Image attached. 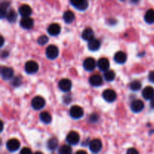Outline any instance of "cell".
<instances>
[{
  "instance_id": "1",
  "label": "cell",
  "mask_w": 154,
  "mask_h": 154,
  "mask_svg": "<svg viewBox=\"0 0 154 154\" xmlns=\"http://www.w3.org/2000/svg\"><path fill=\"white\" fill-rule=\"evenodd\" d=\"M69 114L73 119H80L84 116V110L78 105H74L70 108Z\"/></svg>"
},
{
  "instance_id": "2",
  "label": "cell",
  "mask_w": 154,
  "mask_h": 154,
  "mask_svg": "<svg viewBox=\"0 0 154 154\" xmlns=\"http://www.w3.org/2000/svg\"><path fill=\"white\" fill-rule=\"evenodd\" d=\"M46 56L50 60H54L59 56V49L55 45H49L46 48Z\"/></svg>"
},
{
  "instance_id": "3",
  "label": "cell",
  "mask_w": 154,
  "mask_h": 154,
  "mask_svg": "<svg viewBox=\"0 0 154 154\" xmlns=\"http://www.w3.org/2000/svg\"><path fill=\"white\" fill-rule=\"evenodd\" d=\"M25 71L27 74H35L38 71V64L33 60L26 63Z\"/></svg>"
},
{
  "instance_id": "4",
  "label": "cell",
  "mask_w": 154,
  "mask_h": 154,
  "mask_svg": "<svg viewBox=\"0 0 154 154\" xmlns=\"http://www.w3.org/2000/svg\"><path fill=\"white\" fill-rule=\"evenodd\" d=\"M66 141L71 145H76L80 141V135L78 132L72 131L68 134L66 137Z\"/></svg>"
},
{
  "instance_id": "5",
  "label": "cell",
  "mask_w": 154,
  "mask_h": 154,
  "mask_svg": "<svg viewBox=\"0 0 154 154\" xmlns=\"http://www.w3.org/2000/svg\"><path fill=\"white\" fill-rule=\"evenodd\" d=\"M32 107L35 110H41L45 105V100L41 96H35L32 100Z\"/></svg>"
},
{
  "instance_id": "6",
  "label": "cell",
  "mask_w": 154,
  "mask_h": 154,
  "mask_svg": "<svg viewBox=\"0 0 154 154\" xmlns=\"http://www.w3.org/2000/svg\"><path fill=\"white\" fill-rule=\"evenodd\" d=\"M20 147V143L16 138H12V139L8 140L6 143V147L8 150L10 152H15L18 150V149Z\"/></svg>"
},
{
  "instance_id": "7",
  "label": "cell",
  "mask_w": 154,
  "mask_h": 154,
  "mask_svg": "<svg viewBox=\"0 0 154 154\" xmlns=\"http://www.w3.org/2000/svg\"><path fill=\"white\" fill-rule=\"evenodd\" d=\"M102 148V144L99 139L92 140L89 144V149L92 153H99Z\"/></svg>"
},
{
  "instance_id": "8",
  "label": "cell",
  "mask_w": 154,
  "mask_h": 154,
  "mask_svg": "<svg viewBox=\"0 0 154 154\" xmlns=\"http://www.w3.org/2000/svg\"><path fill=\"white\" fill-rule=\"evenodd\" d=\"M102 97H103V99L106 102H113L117 99V94H116L115 91L108 89V90H105L103 92V93H102Z\"/></svg>"
},
{
  "instance_id": "9",
  "label": "cell",
  "mask_w": 154,
  "mask_h": 154,
  "mask_svg": "<svg viewBox=\"0 0 154 154\" xmlns=\"http://www.w3.org/2000/svg\"><path fill=\"white\" fill-rule=\"evenodd\" d=\"M71 4L79 11H85L88 8V2L87 0H70Z\"/></svg>"
},
{
  "instance_id": "10",
  "label": "cell",
  "mask_w": 154,
  "mask_h": 154,
  "mask_svg": "<svg viewBox=\"0 0 154 154\" xmlns=\"http://www.w3.org/2000/svg\"><path fill=\"white\" fill-rule=\"evenodd\" d=\"M72 87V81L67 78H64V79L60 80L59 82V88L63 92H69L70 91Z\"/></svg>"
},
{
  "instance_id": "11",
  "label": "cell",
  "mask_w": 154,
  "mask_h": 154,
  "mask_svg": "<svg viewBox=\"0 0 154 154\" xmlns=\"http://www.w3.org/2000/svg\"><path fill=\"white\" fill-rule=\"evenodd\" d=\"M20 24V26L23 29H29L32 28L33 26H34V20L30 17H23L21 19Z\"/></svg>"
},
{
  "instance_id": "12",
  "label": "cell",
  "mask_w": 154,
  "mask_h": 154,
  "mask_svg": "<svg viewBox=\"0 0 154 154\" xmlns=\"http://www.w3.org/2000/svg\"><path fill=\"white\" fill-rule=\"evenodd\" d=\"M2 78L4 80H10L14 77V70L10 67H2L1 69Z\"/></svg>"
},
{
  "instance_id": "13",
  "label": "cell",
  "mask_w": 154,
  "mask_h": 154,
  "mask_svg": "<svg viewBox=\"0 0 154 154\" xmlns=\"http://www.w3.org/2000/svg\"><path fill=\"white\" fill-rule=\"evenodd\" d=\"M144 108V102L141 100L137 99V100L133 101L131 104V110L133 111L134 113H138L141 112Z\"/></svg>"
},
{
  "instance_id": "14",
  "label": "cell",
  "mask_w": 154,
  "mask_h": 154,
  "mask_svg": "<svg viewBox=\"0 0 154 154\" xmlns=\"http://www.w3.org/2000/svg\"><path fill=\"white\" fill-rule=\"evenodd\" d=\"M96 66V62L92 57H88L84 61V68L87 71L91 72L95 69Z\"/></svg>"
},
{
  "instance_id": "15",
  "label": "cell",
  "mask_w": 154,
  "mask_h": 154,
  "mask_svg": "<svg viewBox=\"0 0 154 154\" xmlns=\"http://www.w3.org/2000/svg\"><path fill=\"white\" fill-rule=\"evenodd\" d=\"M89 82L93 87H100L103 84V79L100 75H94L90 77Z\"/></svg>"
},
{
  "instance_id": "16",
  "label": "cell",
  "mask_w": 154,
  "mask_h": 154,
  "mask_svg": "<svg viewBox=\"0 0 154 154\" xmlns=\"http://www.w3.org/2000/svg\"><path fill=\"white\" fill-rule=\"evenodd\" d=\"M142 96L146 100H151L154 98V89L152 87H146L142 91Z\"/></svg>"
},
{
  "instance_id": "17",
  "label": "cell",
  "mask_w": 154,
  "mask_h": 154,
  "mask_svg": "<svg viewBox=\"0 0 154 154\" xmlns=\"http://www.w3.org/2000/svg\"><path fill=\"white\" fill-rule=\"evenodd\" d=\"M61 31V28L60 26L57 23H52L48 26V32L52 36H57L58 35Z\"/></svg>"
},
{
  "instance_id": "18",
  "label": "cell",
  "mask_w": 154,
  "mask_h": 154,
  "mask_svg": "<svg viewBox=\"0 0 154 154\" xmlns=\"http://www.w3.org/2000/svg\"><path fill=\"white\" fill-rule=\"evenodd\" d=\"M126 59H127V57H126V54H125L123 51H118L115 54L114 57V61L116 62L118 64H123V63H126Z\"/></svg>"
},
{
  "instance_id": "19",
  "label": "cell",
  "mask_w": 154,
  "mask_h": 154,
  "mask_svg": "<svg viewBox=\"0 0 154 154\" xmlns=\"http://www.w3.org/2000/svg\"><path fill=\"white\" fill-rule=\"evenodd\" d=\"M97 66L101 71H103V72H105V71L108 70V69H109L110 63H109V61H108V59L100 58L99 60H98Z\"/></svg>"
},
{
  "instance_id": "20",
  "label": "cell",
  "mask_w": 154,
  "mask_h": 154,
  "mask_svg": "<svg viewBox=\"0 0 154 154\" xmlns=\"http://www.w3.org/2000/svg\"><path fill=\"white\" fill-rule=\"evenodd\" d=\"M19 13L21 16L29 17L32 14V8L28 5H23L19 8Z\"/></svg>"
},
{
  "instance_id": "21",
  "label": "cell",
  "mask_w": 154,
  "mask_h": 154,
  "mask_svg": "<svg viewBox=\"0 0 154 154\" xmlns=\"http://www.w3.org/2000/svg\"><path fill=\"white\" fill-rule=\"evenodd\" d=\"M81 36H82V38L84 40L89 42V41L94 38V32L91 28H86L83 31Z\"/></svg>"
},
{
  "instance_id": "22",
  "label": "cell",
  "mask_w": 154,
  "mask_h": 154,
  "mask_svg": "<svg viewBox=\"0 0 154 154\" xmlns=\"http://www.w3.org/2000/svg\"><path fill=\"white\" fill-rule=\"evenodd\" d=\"M101 46L100 41L96 38H93L88 42V48L91 51H96Z\"/></svg>"
},
{
  "instance_id": "23",
  "label": "cell",
  "mask_w": 154,
  "mask_h": 154,
  "mask_svg": "<svg viewBox=\"0 0 154 154\" xmlns=\"http://www.w3.org/2000/svg\"><path fill=\"white\" fill-rule=\"evenodd\" d=\"M39 117H40V120L45 124H49L52 121V117L48 111H43L41 113Z\"/></svg>"
},
{
  "instance_id": "24",
  "label": "cell",
  "mask_w": 154,
  "mask_h": 154,
  "mask_svg": "<svg viewBox=\"0 0 154 154\" xmlns=\"http://www.w3.org/2000/svg\"><path fill=\"white\" fill-rule=\"evenodd\" d=\"M63 20L66 23H71L75 20V14L71 11H66L63 14Z\"/></svg>"
},
{
  "instance_id": "25",
  "label": "cell",
  "mask_w": 154,
  "mask_h": 154,
  "mask_svg": "<svg viewBox=\"0 0 154 154\" xmlns=\"http://www.w3.org/2000/svg\"><path fill=\"white\" fill-rule=\"evenodd\" d=\"M47 147L51 151L55 150L58 147V140L56 138H50L48 141V143H47Z\"/></svg>"
},
{
  "instance_id": "26",
  "label": "cell",
  "mask_w": 154,
  "mask_h": 154,
  "mask_svg": "<svg viewBox=\"0 0 154 154\" xmlns=\"http://www.w3.org/2000/svg\"><path fill=\"white\" fill-rule=\"evenodd\" d=\"M144 20L149 24L153 23H154V10L149 9L144 15Z\"/></svg>"
},
{
  "instance_id": "27",
  "label": "cell",
  "mask_w": 154,
  "mask_h": 154,
  "mask_svg": "<svg viewBox=\"0 0 154 154\" xmlns=\"http://www.w3.org/2000/svg\"><path fill=\"white\" fill-rule=\"evenodd\" d=\"M5 17L7 18V20L10 23H14L15 21H16L17 17V13L15 12L14 10L11 9V10H9L8 11Z\"/></svg>"
},
{
  "instance_id": "28",
  "label": "cell",
  "mask_w": 154,
  "mask_h": 154,
  "mask_svg": "<svg viewBox=\"0 0 154 154\" xmlns=\"http://www.w3.org/2000/svg\"><path fill=\"white\" fill-rule=\"evenodd\" d=\"M104 78H105V81L111 82L115 79V73L112 70H108V69L104 72Z\"/></svg>"
},
{
  "instance_id": "29",
  "label": "cell",
  "mask_w": 154,
  "mask_h": 154,
  "mask_svg": "<svg viewBox=\"0 0 154 154\" xmlns=\"http://www.w3.org/2000/svg\"><path fill=\"white\" fill-rule=\"evenodd\" d=\"M9 5H10L9 2H2L1 4V7H0V16H1V18H4L5 17H6Z\"/></svg>"
},
{
  "instance_id": "30",
  "label": "cell",
  "mask_w": 154,
  "mask_h": 154,
  "mask_svg": "<svg viewBox=\"0 0 154 154\" xmlns=\"http://www.w3.org/2000/svg\"><path fill=\"white\" fill-rule=\"evenodd\" d=\"M58 152L60 154H70L72 153V149L69 145L65 144V145H63L60 147Z\"/></svg>"
},
{
  "instance_id": "31",
  "label": "cell",
  "mask_w": 154,
  "mask_h": 154,
  "mask_svg": "<svg viewBox=\"0 0 154 154\" xmlns=\"http://www.w3.org/2000/svg\"><path fill=\"white\" fill-rule=\"evenodd\" d=\"M141 87H142V84L139 81H134L130 84V89L132 91H138L141 90Z\"/></svg>"
},
{
  "instance_id": "32",
  "label": "cell",
  "mask_w": 154,
  "mask_h": 154,
  "mask_svg": "<svg viewBox=\"0 0 154 154\" xmlns=\"http://www.w3.org/2000/svg\"><path fill=\"white\" fill-rule=\"evenodd\" d=\"M48 37L47 35H42L38 38V43L40 45H46L48 42Z\"/></svg>"
},
{
  "instance_id": "33",
  "label": "cell",
  "mask_w": 154,
  "mask_h": 154,
  "mask_svg": "<svg viewBox=\"0 0 154 154\" xmlns=\"http://www.w3.org/2000/svg\"><path fill=\"white\" fill-rule=\"evenodd\" d=\"M13 85L15 86V87H19L20 85H21L22 84V79L20 77H17V78H14L13 80Z\"/></svg>"
},
{
  "instance_id": "34",
  "label": "cell",
  "mask_w": 154,
  "mask_h": 154,
  "mask_svg": "<svg viewBox=\"0 0 154 154\" xmlns=\"http://www.w3.org/2000/svg\"><path fill=\"white\" fill-rule=\"evenodd\" d=\"M20 153L21 154H29V153H31L32 151L29 148H28V147H24V148H23L22 150H20Z\"/></svg>"
},
{
  "instance_id": "35",
  "label": "cell",
  "mask_w": 154,
  "mask_h": 154,
  "mask_svg": "<svg viewBox=\"0 0 154 154\" xmlns=\"http://www.w3.org/2000/svg\"><path fill=\"white\" fill-rule=\"evenodd\" d=\"M98 119H99V116L96 114H93L90 117V120H91L92 122H96L98 120Z\"/></svg>"
},
{
  "instance_id": "36",
  "label": "cell",
  "mask_w": 154,
  "mask_h": 154,
  "mask_svg": "<svg viewBox=\"0 0 154 154\" xmlns=\"http://www.w3.org/2000/svg\"><path fill=\"white\" fill-rule=\"evenodd\" d=\"M148 79L150 82L154 83V71H152V72H150L148 75Z\"/></svg>"
},
{
  "instance_id": "37",
  "label": "cell",
  "mask_w": 154,
  "mask_h": 154,
  "mask_svg": "<svg viewBox=\"0 0 154 154\" xmlns=\"http://www.w3.org/2000/svg\"><path fill=\"white\" fill-rule=\"evenodd\" d=\"M127 153L131 154V153H138V151L135 148H130L127 150Z\"/></svg>"
},
{
  "instance_id": "38",
  "label": "cell",
  "mask_w": 154,
  "mask_h": 154,
  "mask_svg": "<svg viewBox=\"0 0 154 154\" xmlns=\"http://www.w3.org/2000/svg\"><path fill=\"white\" fill-rule=\"evenodd\" d=\"M150 107H151L153 109H154V98H153V99L150 100Z\"/></svg>"
},
{
  "instance_id": "39",
  "label": "cell",
  "mask_w": 154,
  "mask_h": 154,
  "mask_svg": "<svg viewBox=\"0 0 154 154\" xmlns=\"http://www.w3.org/2000/svg\"><path fill=\"white\" fill-rule=\"evenodd\" d=\"M131 1H132V2L133 3H138L140 0H131Z\"/></svg>"
},
{
  "instance_id": "40",
  "label": "cell",
  "mask_w": 154,
  "mask_h": 154,
  "mask_svg": "<svg viewBox=\"0 0 154 154\" xmlns=\"http://www.w3.org/2000/svg\"><path fill=\"white\" fill-rule=\"evenodd\" d=\"M3 44H4V38L3 37H2V44H1V47L3 46Z\"/></svg>"
},
{
  "instance_id": "41",
  "label": "cell",
  "mask_w": 154,
  "mask_h": 154,
  "mask_svg": "<svg viewBox=\"0 0 154 154\" xmlns=\"http://www.w3.org/2000/svg\"><path fill=\"white\" fill-rule=\"evenodd\" d=\"M81 153H86L85 151H78V152H77V154Z\"/></svg>"
},
{
  "instance_id": "42",
  "label": "cell",
  "mask_w": 154,
  "mask_h": 154,
  "mask_svg": "<svg viewBox=\"0 0 154 154\" xmlns=\"http://www.w3.org/2000/svg\"><path fill=\"white\" fill-rule=\"evenodd\" d=\"M120 1H125V0H120Z\"/></svg>"
}]
</instances>
